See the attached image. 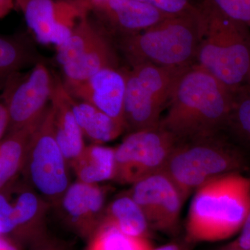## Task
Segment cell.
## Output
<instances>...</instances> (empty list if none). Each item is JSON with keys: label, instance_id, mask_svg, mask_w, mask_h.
Segmentation results:
<instances>
[{"label": "cell", "instance_id": "cell-12", "mask_svg": "<svg viewBox=\"0 0 250 250\" xmlns=\"http://www.w3.org/2000/svg\"><path fill=\"white\" fill-rule=\"evenodd\" d=\"M106 188L76 181L67 188L56 209L67 228L88 239L101 225L106 208Z\"/></svg>", "mask_w": 250, "mask_h": 250}, {"label": "cell", "instance_id": "cell-15", "mask_svg": "<svg viewBox=\"0 0 250 250\" xmlns=\"http://www.w3.org/2000/svg\"><path fill=\"white\" fill-rule=\"evenodd\" d=\"M14 193V198L10 197L14 213V229L10 238L21 246H31L49 235L47 215L51 206L25 182L18 185Z\"/></svg>", "mask_w": 250, "mask_h": 250}, {"label": "cell", "instance_id": "cell-2", "mask_svg": "<svg viewBox=\"0 0 250 250\" xmlns=\"http://www.w3.org/2000/svg\"><path fill=\"white\" fill-rule=\"evenodd\" d=\"M250 210V177L231 173L194 192L186 231L189 243L215 242L239 233Z\"/></svg>", "mask_w": 250, "mask_h": 250}, {"label": "cell", "instance_id": "cell-31", "mask_svg": "<svg viewBox=\"0 0 250 250\" xmlns=\"http://www.w3.org/2000/svg\"><path fill=\"white\" fill-rule=\"evenodd\" d=\"M9 125V116L8 112L6 96L2 91L0 95V141L7 133Z\"/></svg>", "mask_w": 250, "mask_h": 250}, {"label": "cell", "instance_id": "cell-22", "mask_svg": "<svg viewBox=\"0 0 250 250\" xmlns=\"http://www.w3.org/2000/svg\"><path fill=\"white\" fill-rule=\"evenodd\" d=\"M106 33L88 11L80 18L67 40L57 46V62L62 67L77 60Z\"/></svg>", "mask_w": 250, "mask_h": 250}, {"label": "cell", "instance_id": "cell-5", "mask_svg": "<svg viewBox=\"0 0 250 250\" xmlns=\"http://www.w3.org/2000/svg\"><path fill=\"white\" fill-rule=\"evenodd\" d=\"M200 7L204 29L195 64L233 91L250 77V29L210 0H205Z\"/></svg>", "mask_w": 250, "mask_h": 250}, {"label": "cell", "instance_id": "cell-17", "mask_svg": "<svg viewBox=\"0 0 250 250\" xmlns=\"http://www.w3.org/2000/svg\"><path fill=\"white\" fill-rule=\"evenodd\" d=\"M106 33L96 44L80 58L62 66L65 84L88 80L106 68H118V58L114 46Z\"/></svg>", "mask_w": 250, "mask_h": 250}, {"label": "cell", "instance_id": "cell-36", "mask_svg": "<svg viewBox=\"0 0 250 250\" xmlns=\"http://www.w3.org/2000/svg\"><path fill=\"white\" fill-rule=\"evenodd\" d=\"M248 82H249V83H250V77L249 80H248Z\"/></svg>", "mask_w": 250, "mask_h": 250}, {"label": "cell", "instance_id": "cell-29", "mask_svg": "<svg viewBox=\"0 0 250 250\" xmlns=\"http://www.w3.org/2000/svg\"><path fill=\"white\" fill-rule=\"evenodd\" d=\"M30 250H72V248L70 243L48 235L30 246Z\"/></svg>", "mask_w": 250, "mask_h": 250}, {"label": "cell", "instance_id": "cell-19", "mask_svg": "<svg viewBox=\"0 0 250 250\" xmlns=\"http://www.w3.org/2000/svg\"><path fill=\"white\" fill-rule=\"evenodd\" d=\"M69 102L82 134L93 144L110 142L125 131L124 126L93 105L77 100L70 94Z\"/></svg>", "mask_w": 250, "mask_h": 250}, {"label": "cell", "instance_id": "cell-18", "mask_svg": "<svg viewBox=\"0 0 250 250\" xmlns=\"http://www.w3.org/2000/svg\"><path fill=\"white\" fill-rule=\"evenodd\" d=\"M40 122L7 132L0 141V192L22 172L29 141Z\"/></svg>", "mask_w": 250, "mask_h": 250}, {"label": "cell", "instance_id": "cell-16", "mask_svg": "<svg viewBox=\"0 0 250 250\" xmlns=\"http://www.w3.org/2000/svg\"><path fill=\"white\" fill-rule=\"evenodd\" d=\"M50 106L53 114L54 136L70 166L85 146L83 135L69 102L68 92L63 83L54 76Z\"/></svg>", "mask_w": 250, "mask_h": 250}, {"label": "cell", "instance_id": "cell-9", "mask_svg": "<svg viewBox=\"0 0 250 250\" xmlns=\"http://www.w3.org/2000/svg\"><path fill=\"white\" fill-rule=\"evenodd\" d=\"M53 75L43 62H36L26 75L18 73L2 90L9 116L7 132L39 123L48 107Z\"/></svg>", "mask_w": 250, "mask_h": 250}, {"label": "cell", "instance_id": "cell-23", "mask_svg": "<svg viewBox=\"0 0 250 250\" xmlns=\"http://www.w3.org/2000/svg\"><path fill=\"white\" fill-rule=\"evenodd\" d=\"M34 49L24 38L0 34V90L10 80L36 60Z\"/></svg>", "mask_w": 250, "mask_h": 250}, {"label": "cell", "instance_id": "cell-3", "mask_svg": "<svg viewBox=\"0 0 250 250\" xmlns=\"http://www.w3.org/2000/svg\"><path fill=\"white\" fill-rule=\"evenodd\" d=\"M203 29V14L195 6L138 34L118 38L117 45L131 67H190L196 62Z\"/></svg>", "mask_w": 250, "mask_h": 250}, {"label": "cell", "instance_id": "cell-26", "mask_svg": "<svg viewBox=\"0 0 250 250\" xmlns=\"http://www.w3.org/2000/svg\"><path fill=\"white\" fill-rule=\"evenodd\" d=\"M222 12L250 29V0H210Z\"/></svg>", "mask_w": 250, "mask_h": 250}, {"label": "cell", "instance_id": "cell-34", "mask_svg": "<svg viewBox=\"0 0 250 250\" xmlns=\"http://www.w3.org/2000/svg\"><path fill=\"white\" fill-rule=\"evenodd\" d=\"M152 250H186L183 244L178 243H170L159 248H153Z\"/></svg>", "mask_w": 250, "mask_h": 250}, {"label": "cell", "instance_id": "cell-14", "mask_svg": "<svg viewBox=\"0 0 250 250\" xmlns=\"http://www.w3.org/2000/svg\"><path fill=\"white\" fill-rule=\"evenodd\" d=\"M63 84L73 98L93 105L125 128L126 77L124 70L104 69L83 82Z\"/></svg>", "mask_w": 250, "mask_h": 250}, {"label": "cell", "instance_id": "cell-20", "mask_svg": "<svg viewBox=\"0 0 250 250\" xmlns=\"http://www.w3.org/2000/svg\"><path fill=\"white\" fill-rule=\"evenodd\" d=\"M115 166V148L98 144L85 146L80 155L70 164L77 181L86 184L113 180Z\"/></svg>", "mask_w": 250, "mask_h": 250}, {"label": "cell", "instance_id": "cell-10", "mask_svg": "<svg viewBox=\"0 0 250 250\" xmlns=\"http://www.w3.org/2000/svg\"><path fill=\"white\" fill-rule=\"evenodd\" d=\"M36 39L62 45L80 18L90 11L89 0H14Z\"/></svg>", "mask_w": 250, "mask_h": 250}, {"label": "cell", "instance_id": "cell-7", "mask_svg": "<svg viewBox=\"0 0 250 250\" xmlns=\"http://www.w3.org/2000/svg\"><path fill=\"white\" fill-rule=\"evenodd\" d=\"M68 166L54 136L49 105L29 141L22 170L24 182L55 208L71 184Z\"/></svg>", "mask_w": 250, "mask_h": 250}, {"label": "cell", "instance_id": "cell-4", "mask_svg": "<svg viewBox=\"0 0 250 250\" xmlns=\"http://www.w3.org/2000/svg\"><path fill=\"white\" fill-rule=\"evenodd\" d=\"M250 170L248 154L224 131L177 141L164 172L184 201L212 179Z\"/></svg>", "mask_w": 250, "mask_h": 250}, {"label": "cell", "instance_id": "cell-32", "mask_svg": "<svg viewBox=\"0 0 250 250\" xmlns=\"http://www.w3.org/2000/svg\"><path fill=\"white\" fill-rule=\"evenodd\" d=\"M21 246L9 236H0V250H21Z\"/></svg>", "mask_w": 250, "mask_h": 250}, {"label": "cell", "instance_id": "cell-1", "mask_svg": "<svg viewBox=\"0 0 250 250\" xmlns=\"http://www.w3.org/2000/svg\"><path fill=\"white\" fill-rule=\"evenodd\" d=\"M232 92L200 65L189 67L179 79L161 126L177 141L224 131Z\"/></svg>", "mask_w": 250, "mask_h": 250}, {"label": "cell", "instance_id": "cell-37", "mask_svg": "<svg viewBox=\"0 0 250 250\" xmlns=\"http://www.w3.org/2000/svg\"><path fill=\"white\" fill-rule=\"evenodd\" d=\"M90 1H92V0H90Z\"/></svg>", "mask_w": 250, "mask_h": 250}, {"label": "cell", "instance_id": "cell-11", "mask_svg": "<svg viewBox=\"0 0 250 250\" xmlns=\"http://www.w3.org/2000/svg\"><path fill=\"white\" fill-rule=\"evenodd\" d=\"M128 193L143 210L150 229L173 235L178 231L184 200L165 172L132 185Z\"/></svg>", "mask_w": 250, "mask_h": 250}, {"label": "cell", "instance_id": "cell-8", "mask_svg": "<svg viewBox=\"0 0 250 250\" xmlns=\"http://www.w3.org/2000/svg\"><path fill=\"white\" fill-rule=\"evenodd\" d=\"M177 143V140L160 126L129 133L115 148L113 181L132 186L164 172Z\"/></svg>", "mask_w": 250, "mask_h": 250}, {"label": "cell", "instance_id": "cell-28", "mask_svg": "<svg viewBox=\"0 0 250 250\" xmlns=\"http://www.w3.org/2000/svg\"><path fill=\"white\" fill-rule=\"evenodd\" d=\"M154 6L161 12L171 16L187 12L193 9L189 0H138Z\"/></svg>", "mask_w": 250, "mask_h": 250}, {"label": "cell", "instance_id": "cell-13", "mask_svg": "<svg viewBox=\"0 0 250 250\" xmlns=\"http://www.w3.org/2000/svg\"><path fill=\"white\" fill-rule=\"evenodd\" d=\"M90 11L110 36L124 37L155 25L171 15L138 0H92Z\"/></svg>", "mask_w": 250, "mask_h": 250}, {"label": "cell", "instance_id": "cell-33", "mask_svg": "<svg viewBox=\"0 0 250 250\" xmlns=\"http://www.w3.org/2000/svg\"><path fill=\"white\" fill-rule=\"evenodd\" d=\"M14 9V0H0V19L6 17Z\"/></svg>", "mask_w": 250, "mask_h": 250}, {"label": "cell", "instance_id": "cell-30", "mask_svg": "<svg viewBox=\"0 0 250 250\" xmlns=\"http://www.w3.org/2000/svg\"><path fill=\"white\" fill-rule=\"evenodd\" d=\"M229 244L242 249L250 250V210L238 237Z\"/></svg>", "mask_w": 250, "mask_h": 250}, {"label": "cell", "instance_id": "cell-21", "mask_svg": "<svg viewBox=\"0 0 250 250\" xmlns=\"http://www.w3.org/2000/svg\"><path fill=\"white\" fill-rule=\"evenodd\" d=\"M103 223L113 225L128 236L149 238L151 229L147 219L127 192L106 206Z\"/></svg>", "mask_w": 250, "mask_h": 250}, {"label": "cell", "instance_id": "cell-35", "mask_svg": "<svg viewBox=\"0 0 250 250\" xmlns=\"http://www.w3.org/2000/svg\"><path fill=\"white\" fill-rule=\"evenodd\" d=\"M220 250H246V249H242V248H237V247L231 246V245L229 244L228 246L225 247L223 249Z\"/></svg>", "mask_w": 250, "mask_h": 250}, {"label": "cell", "instance_id": "cell-6", "mask_svg": "<svg viewBox=\"0 0 250 250\" xmlns=\"http://www.w3.org/2000/svg\"><path fill=\"white\" fill-rule=\"evenodd\" d=\"M188 67L143 64L125 71V130L129 133L158 127L179 79Z\"/></svg>", "mask_w": 250, "mask_h": 250}, {"label": "cell", "instance_id": "cell-25", "mask_svg": "<svg viewBox=\"0 0 250 250\" xmlns=\"http://www.w3.org/2000/svg\"><path fill=\"white\" fill-rule=\"evenodd\" d=\"M149 238L128 236L116 227L103 223L88 240L85 250H152Z\"/></svg>", "mask_w": 250, "mask_h": 250}, {"label": "cell", "instance_id": "cell-24", "mask_svg": "<svg viewBox=\"0 0 250 250\" xmlns=\"http://www.w3.org/2000/svg\"><path fill=\"white\" fill-rule=\"evenodd\" d=\"M232 92L228 121L223 131L248 154L250 152V83Z\"/></svg>", "mask_w": 250, "mask_h": 250}, {"label": "cell", "instance_id": "cell-27", "mask_svg": "<svg viewBox=\"0 0 250 250\" xmlns=\"http://www.w3.org/2000/svg\"><path fill=\"white\" fill-rule=\"evenodd\" d=\"M14 207L6 189L0 192V236L11 237L14 229Z\"/></svg>", "mask_w": 250, "mask_h": 250}]
</instances>
